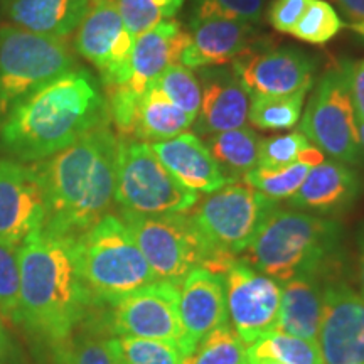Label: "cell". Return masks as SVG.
Listing matches in <instances>:
<instances>
[{
  "instance_id": "44dd1931",
  "label": "cell",
  "mask_w": 364,
  "mask_h": 364,
  "mask_svg": "<svg viewBox=\"0 0 364 364\" xmlns=\"http://www.w3.org/2000/svg\"><path fill=\"white\" fill-rule=\"evenodd\" d=\"M363 189V179L351 166L324 159L312 167L300 189L287 201L290 208L321 216L339 215L358 201Z\"/></svg>"
},
{
  "instance_id": "1f68e13d",
  "label": "cell",
  "mask_w": 364,
  "mask_h": 364,
  "mask_svg": "<svg viewBox=\"0 0 364 364\" xmlns=\"http://www.w3.org/2000/svg\"><path fill=\"white\" fill-rule=\"evenodd\" d=\"M53 349V364H115L108 338L100 331H76L66 343Z\"/></svg>"
},
{
  "instance_id": "ee69618b",
  "label": "cell",
  "mask_w": 364,
  "mask_h": 364,
  "mask_svg": "<svg viewBox=\"0 0 364 364\" xmlns=\"http://www.w3.org/2000/svg\"><path fill=\"white\" fill-rule=\"evenodd\" d=\"M356 127H358L359 142H361V147H363V152H364V118L356 115Z\"/></svg>"
},
{
  "instance_id": "e0dca14e",
  "label": "cell",
  "mask_w": 364,
  "mask_h": 364,
  "mask_svg": "<svg viewBox=\"0 0 364 364\" xmlns=\"http://www.w3.org/2000/svg\"><path fill=\"white\" fill-rule=\"evenodd\" d=\"M44 194L34 167L0 159V240L21 245L44 228Z\"/></svg>"
},
{
  "instance_id": "9c48e42d",
  "label": "cell",
  "mask_w": 364,
  "mask_h": 364,
  "mask_svg": "<svg viewBox=\"0 0 364 364\" xmlns=\"http://www.w3.org/2000/svg\"><path fill=\"white\" fill-rule=\"evenodd\" d=\"M199 194L186 189L162 166L149 142L120 136L117 150L115 203L136 215L186 213Z\"/></svg>"
},
{
  "instance_id": "3957f363",
  "label": "cell",
  "mask_w": 364,
  "mask_h": 364,
  "mask_svg": "<svg viewBox=\"0 0 364 364\" xmlns=\"http://www.w3.org/2000/svg\"><path fill=\"white\" fill-rule=\"evenodd\" d=\"M19 324L41 343L63 344L97 307L75 257V238L41 230L19 247Z\"/></svg>"
},
{
  "instance_id": "7402d4cb",
  "label": "cell",
  "mask_w": 364,
  "mask_h": 364,
  "mask_svg": "<svg viewBox=\"0 0 364 364\" xmlns=\"http://www.w3.org/2000/svg\"><path fill=\"white\" fill-rule=\"evenodd\" d=\"M189 33L181 22L164 21L144 34L136 36L132 49V76L127 86L142 97L150 83H154L171 65H179L181 54L189 44Z\"/></svg>"
},
{
  "instance_id": "d4e9b609",
  "label": "cell",
  "mask_w": 364,
  "mask_h": 364,
  "mask_svg": "<svg viewBox=\"0 0 364 364\" xmlns=\"http://www.w3.org/2000/svg\"><path fill=\"white\" fill-rule=\"evenodd\" d=\"M196 118L177 108L157 85V80L147 86L140 98L139 112L132 139L142 142H161L186 134Z\"/></svg>"
},
{
  "instance_id": "d6a6232c",
  "label": "cell",
  "mask_w": 364,
  "mask_h": 364,
  "mask_svg": "<svg viewBox=\"0 0 364 364\" xmlns=\"http://www.w3.org/2000/svg\"><path fill=\"white\" fill-rule=\"evenodd\" d=\"M343 27V19L327 0H311L290 34L304 43L322 46L334 39Z\"/></svg>"
},
{
  "instance_id": "f546056e",
  "label": "cell",
  "mask_w": 364,
  "mask_h": 364,
  "mask_svg": "<svg viewBox=\"0 0 364 364\" xmlns=\"http://www.w3.org/2000/svg\"><path fill=\"white\" fill-rule=\"evenodd\" d=\"M108 346L115 364H182L179 346L171 341L110 336Z\"/></svg>"
},
{
  "instance_id": "5b68a950",
  "label": "cell",
  "mask_w": 364,
  "mask_h": 364,
  "mask_svg": "<svg viewBox=\"0 0 364 364\" xmlns=\"http://www.w3.org/2000/svg\"><path fill=\"white\" fill-rule=\"evenodd\" d=\"M75 257L97 306H112L157 280L129 226L110 213L76 236Z\"/></svg>"
},
{
  "instance_id": "d590c367",
  "label": "cell",
  "mask_w": 364,
  "mask_h": 364,
  "mask_svg": "<svg viewBox=\"0 0 364 364\" xmlns=\"http://www.w3.org/2000/svg\"><path fill=\"white\" fill-rule=\"evenodd\" d=\"M19 247L0 240V314L19 324Z\"/></svg>"
},
{
  "instance_id": "f1b7e54d",
  "label": "cell",
  "mask_w": 364,
  "mask_h": 364,
  "mask_svg": "<svg viewBox=\"0 0 364 364\" xmlns=\"http://www.w3.org/2000/svg\"><path fill=\"white\" fill-rule=\"evenodd\" d=\"M311 88L299 90L285 97L250 98L248 120L255 129L279 132L294 129L302 117L304 102Z\"/></svg>"
},
{
  "instance_id": "30bf717a",
  "label": "cell",
  "mask_w": 364,
  "mask_h": 364,
  "mask_svg": "<svg viewBox=\"0 0 364 364\" xmlns=\"http://www.w3.org/2000/svg\"><path fill=\"white\" fill-rule=\"evenodd\" d=\"M302 134L334 161L348 166L363 162L356 112L339 66L326 71L318 80L302 117Z\"/></svg>"
},
{
  "instance_id": "ba28073f",
  "label": "cell",
  "mask_w": 364,
  "mask_h": 364,
  "mask_svg": "<svg viewBox=\"0 0 364 364\" xmlns=\"http://www.w3.org/2000/svg\"><path fill=\"white\" fill-rule=\"evenodd\" d=\"M135 243L157 280L179 285L196 267L211 270L216 257L196 228L189 211L172 215H136L120 209Z\"/></svg>"
},
{
  "instance_id": "ab89813d",
  "label": "cell",
  "mask_w": 364,
  "mask_h": 364,
  "mask_svg": "<svg viewBox=\"0 0 364 364\" xmlns=\"http://www.w3.org/2000/svg\"><path fill=\"white\" fill-rule=\"evenodd\" d=\"M339 68L348 83L354 112L364 118V59H343Z\"/></svg>"
},
{
  "instance_id": "8992f818",
  "label": "cell",
  "mask_w": 364,
  "mask_h": 364,
  "mask_svg": "<svg viewBox=\"0 0 364 364\" xmlns=\"http://www.w3.org/2000/svg\"><path fill=\"white\" fill-rule=\"evenodd\" d=\"M279 206L245 181H235L199 199L189 215L216 257L211 272L223 273L252 243L268 213Z\"/></svg>"
},
{
  "instance_id": "ac0fdd59",
  "label": "cell",
  "mask_w": 364,
  "mask_h": 364,
  "mask_svg": "<svg viewBox=\"0 0 364 364\" xmlns=\"http://www.w3.org/2000/svg\"><path fill=\"white\" fill-rule=\"evenodd\" d=\"M201 85V108L194 122V134L209 136L241 129L248 122L250 97L228 65L196 70Z\"/></svg>"
},
{
  "instance_id": "83f0119b",
  "label": "cell",
  "mask_w": 364,
  "mask_h": 364,
  "mask_svg": "<svg viewBox=\"0 0 364 364\" xmlns=\"http://www.w3.org/2000/svg\"><path fill=\"white\" fill-rule=\"evenodd\" d=\"M257 359H270L280 364H324L317 343L275 329L248 346V361Z\"/></svg>"
},
{
  "instance_id": "9a60e30c",
  "label": "cell",
  "mask_w": 364,
  "mask_h": 364,
  "mask_svg": "<svg viewBox=\"0 0 364 364\" xmlns=\"http://www.w3.org/2000/svg\"><path fill=\"white\" fill-rule=\"evenodd\" d=\"M317 344L324 364H364V299L344 282L324 285Z\"/></svg>"
},
{
  "instance_id": "8d00e7d4",
  "label": "cell",
  "mask_w": 364,
  "mask_h": 364,
  "mask_svg": "<svg viewBox=\"0 0 364 364\" xmlns=\"http://www.w3.org/2000/svg\"><path fill=\"white\" fill-rule=\"evenodd\" d=\"M267 0H194L191 7V21L233 19L257 24L265 12Z\"/></svg>"
},
{
  "instance_id": "b9f144b4",
  "label": "cell",
  "mask_w": 364,
  "mask_h": 364,
  "mask_svg": "<svg viewBox=\"0 0 364 364\" xmlns=\"http://www.w3.org/2000/svg\"><path fill=\"white\" fill-rule=\"evenodd\" d=\"M346 16L353 21L351 26H358L364 29V0H336Z\"/></svg>"
},
{
  "instance_id": "2e32d148",
  "label": "cell",
  "mask_w": 364,
  "mask_h": 364,
  "mask_svg": "<svg viewBox=\"0 0 364 364\" xmlns=\"http://www.w3.org/2000/svg\"><path fill=\"white\" fill-rule=\"evenodd\" d=\"M179 346L182 356L188 358L209 332L228 324L226 290L223 275L196 267L179 287Z\"/></svg>"
},
{
  "instance_id": "4fadbf2b",
  "label": "cell",
  "mask_w": 364,
  "mask_h": 364,
  "mask_svg": "<svg viewBox=\"0 0 364 364\" xmlns=\"http://www.w3.org/2000/svg\"><path fill=\"white\" fill-rule=\"evenodd\" d=\"M228 318L245 344H253L277 324L282 300L279 282L235 258L223 270Z\"/></svg>"
},
{
  "instance_id": "d6986e66",
  "label": "cell",
  "mask_w": 364,
  "mask_h": 364,
  "mask_svg": "<svg viewBox=\"0 0 364 364\" xmlns=\"http://www.w3.org/2000/svg\"><path fill=\"white\" fill-rule=\"evenodd\" d=\"M189 44L181 54L179 65L189 70L231 65L260 39L253 24L233 19H201L189 22Z\"/></svg>"
},
{
  "instance_id": "ffe728a7",
  "label": "cell",
  "mask_w": 364,
  "mask_h": 364,
  "mask_svg": "<svg viewBox=\"0 0 364 364\" xmlns=\"http://www.w3.org/2000/svg\"><path fill=\"white\" fill-rule=\"evenodd\" d=\"M150 147L172 177L194 193H215L230 182H235L225 176L209 152L208 145L193 132H186L169 140L154 142L150 144Z\"/></svg>"
},
{
  "instance_id": "7a4b0ae2",
  "label": "cell",
  "mask_w": 364,
  "mask_h": 364,
  "mask_svg": "<svg viewBox=\"0 0 364 364\" xmlns=\"http://www.w3.org/2000/svg\"><path fill=\"white\" fill-rule=\"evenodd\" d=\"M110 124L98 80L78 68L36 91L0 122V150L21 162H41Z\"/></svg>"
},
{
  "instance_id": "74e56055",
  "label": "cell",
  "mask_w": 364,
  "mask_h": 364,
  "mask_svg": "<svg viewBox=\"0 0 364 364\" xmlns=\"http://www.w3.org/2000/svg\"><path fill=\"white\" fill-rule=\"evenodd\" d=\"M311 142L302 130L290 132V134L273 135L267 139H260V156H258V166L267 169H277L287 164H292L300 157Z\"/></svg>"
},
{
  "instance_id": "277c9868",
  "label": "cell",
  "mask_w": 364,
  "mask_h": 364,
  "mask_svg": "<svg viewBox=\"0 0 364 364\" xmlns=\"http://www.w3.org/2000/svg\"><path fill=\"white\" fill-rule=\"evenodd\" d=\"M341 233L343 228L331 218L277 206L268 213L241 260L284 284L302 273L321 272L338 250Z\"/></svg>"
},
{
  "instance_id": "cb8c5ba5",
  "label": "cell",
  "mask_w": 364,
  "mask_h": 364,
  "mask_svg": "<svg viewBox=\"0 0 364 364\" xmlns=\"http://www.w3.org/2000/svg\"><path fill=\"white\" fill-rule=\"evenodd\" d=\"M280 287V311L273 329L317 343L324 300L318 273H302Z\"/></svg>"
},
{
  "instance_id": "f35d334b",
  "label": "cell",
  "mask_w": 364,
  "mask_h": 364,
  "mask_svg": "<svg viewBox=\"0 0 364 364\" xmlns=\"http://www.w3.org/2000/svg\"><path fill=\"white\" fill-rule=\"evenodd\" d=\"M311 0H272L267 11L268 22L277 33L290 34Z\"/></svg>"
},
{
  "instance_id": "8fae6325",
  "label": "cell",
  "mask_w": 364,
  "mask_h": 364,
  "mask_svg": "<svg viewBox=\"0 0 364 364\" xmlns=\"http://www.w3.org/2000/svg\"><path fill=\"white\" fill-rule=\"evenodd\" d=\"M134 41L115 0H88L83 21L76 29L75 49L97 68L105 91L130 80Z\"/></svg>"
},
{
  "instance_id": "52a82bcc",
  "label": "cell",
  "mask_w": 364,
  "mask_h": 364,
  "mask_svg": "<svg viewBox=\"0 0 364 364\" xmlns=\"http://www.w3.org/2000/svg\"><path fill=\"white\" fill-rule=\"evenodd\" d=\"M78 70L65 39L0 26V122L44 86Z\"/></svg>"
},
{
  "instance_id": "bcb514c9",
  "label": "cell",
  "mask_w": 364,
  "mask_h": 364,
  "mask_svg": "<svg viewBox=\"0 0 364 364\" xmlns=\"http://www.w3.org/2000/svg\"><path fill=\"white\" fill-rule=\"evenodd\" d=\"M351 29H353V31H356V33H359V34H361V36H363V38H364V29H363V27H358V26H351Z\"/></svg>"
},
{
  "instance_id": "5bb4252c",
  "label": "cell",
  "mask_w": 364,
  "mask_h": 364,
  "mask_svg": "<svg viewBox=\"0 0 364 364\" xmlns=\"http://www.w3.org/2000/svg\"><path fill=\"white\" fill-rule=\"evenodd\" d=\"M107 327L112 336L179 343V285L156 280L112 304Z\"/></svg>"
},
{
  "instance_id": "836d02e7",
  "label": "cell",
  "mask_w": 364,
  "mask_h": 364,
  "mask_svg": "<svg viewBox=\"0 0 364 364\" xmlns=\"http://www.w3.org/2000/svg\"><path fill=\"white\" fill-rule=\"evenodd\" d=\"M129 33L136 38L164 21H169L184 0H115Z\"/></svg>"
},
{
  "instance_id": "4dcf8cb0",
  "label": "cell",
  "mask_w": 364,
  "mask_h": 364,
  "mask_svg": "<svg viewBox=\"0 0 364 364\" xmlns=\"http://www.w3.org/2000/svg\"><path fill=\"white\" fill-rule=\"evenodd\" d=\"M182 364H248V348L230 324L204 338Z\"/></svg>"
},
{
  "instance_id": "f6af8a7d",
  "label": "cell",
  "mask_w": 364,
  "mask_h": 364,
  "mask_svg": "<svg viewBox=\"0 0 364 364\" xmlns=\"http://www.w3.org/2000/svg\"><path fill=\"white\" fill-rule=\"evenodd\" d=\"M248 364H280V363L270 361V359H257V361H248Z\"/></svg>"
},
{
  "instance_id": "484cf974",
  "label": "cell",
  "mask_w": 364,
  "mask_h": 364,
  "mask_svg": "<svg viewBox=\"0 0 364 364\" xmlns=\"http://www.w3.org/2000/svg\"><path fill=\"white\" fill-rule=\"evenodd\" d=\"M209 152L218 166L231 181H243V177L258 167L260 136L250 127L226 130L206 136Z\"/></svg>"
},
{
  "instance_id": "7c38bea8",
  "label": "cell",
  "mask_w": 364,
  "mask_h": 364,
  "mask_svg": "<svg viewBox=\"0 0 364 364\" xmlns=\"http://www.w3.org/2000/svg\"><path fill=\"white\" fill-rule=\"evenodd\" d=\"M250 98L285 97L312 88L316 61L299 48H275L262 39L231 63Z\"/></svg>"
},
{
  "instance_id": "7bdbcfd3",
  "label": "cell",
  "mask_w": 364,
  "mask_h": 364,
  "mask_svg": "<svg viewBox=\"0 0 364 364\" xmlns=\"http://www.w3.org/2000/svg\"><path fill=\"white\" fill-rule=\"evenodd\" d=\"M359 285H361V295L364 299V230L359 238Z\"/></svg>"
},
{
  "instance_id": "6da1fadb",
  "label": "cell",
  "mask_w": 364,
  "mask_h": 364,
  "mask_svg": "<svg viewBox=\"0 0 364 364\" xmlns=\"http://www.w3.org/2000/svg\"><path fill=\"white\" fill-rule=\"evenodd\" d=\"M118 136L98 127L34 164L44 194L43 230L76 238L108 215L115 201Z\"/></svg>"
},
{
  "instance_id": "603a6c76",
  "label": "cell",
  "mask_w": 364,
  "mask_h": 364,
  "mask_svg": "<svg viewBox=\"0 0 364 364\" xmlns=\"http://www.w3.org/2000/svg\"><path fill=\"white\" fill-rule=\"evenodd\" d=\"M88 0H4V14L19 29L65 39L78 29Z\"/></svg>"
},
{
  "instance_id": "e575fe53",
  "label": "cell",
  "mask_w": 364,
  "mask_h": 364,
  "mask_svg": "<svg viewBox=\"0 0 364 364\" xmlns=\"http://www.w3.org/2000/svg\"><path fill=\"white\" fill-rule=\"evenodd\" d=\"M166 97L191 117H198L201 108V85L198 75L182 65H171L157 78Z\"/></svg>"
},
{
  "instance_id": "4316f807",
  "label": "cell",
  "mask_w": 364,
  "mask_h": 364,
  "mask_svg": "<svg viewBox=\"0 0 364 364\" xmlns=\"http://www.w3.org/2000/svg\"><path fill=\"white\" fill-rule=\"evenodd\" d=\"M324 161V154L317 147H307L300 154V157L292 164H287L284 167L277 169H267V167L258 166L250 174L243 177L247 184L252 186L272 201L280 203L290 199L304 184L312 167Z\"/></svg>"
},
{
  "instance_id": "60d3db41",
  "label": "cell",
  "mask_w": 364,
  "mask_h": 364,
  "mask_svg": "<svg viewBox=\"0 0 364 364\" xmlns=\"http://www.w3.org/2000/svg\"><path fill=\"white\" fill-rule=\"evenodd\" d=\"M14 358H16V344L11 332L0 318V364H14Z\"/></svg>"
}]
</instances>
